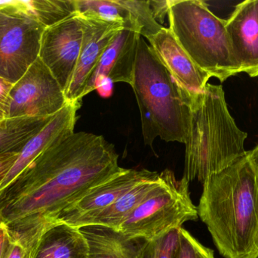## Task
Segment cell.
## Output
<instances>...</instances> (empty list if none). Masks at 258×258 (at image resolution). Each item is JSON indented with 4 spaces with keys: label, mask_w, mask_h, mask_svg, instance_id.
Wrapping results in <instances>:
<instances>
[{
    "label": "cell",
    "mask_w": 258,
    "mask_h": 258,
    "mask_svg": "<svg viewBox=\"0 0 258 258\" xmlns=\"http://www.w3.org/2000/svg\"><path fill=\"white\" fill-rule=\"evenodd\" d=\"M102 136L78 132L59 141L0 192V221L27 251L66 209L124 171Z\"/></svg>",
    "instance_id": "cell-1"
},
{
    "label": "cell",
    "mask_w": 258,
    "mask_h": 258,
    "mask_svg": "<svg viewBox=\"0 0 258 258\" xmlns=\"http://www.w3.org/2000/svg\"><path fill=\"white\" fill-rule=\"evenodd\" d=\"M224 258H258V171L248 151L203 183L197 207Z\"/></svg>",
    "instance_id": "cell-2"
},
{
    "label": "cell",
    "mask_w": 258,
    "mask_h": 258,
    "mask_svg": "<svg viewBox=\"0 0 258 258\" xmlns=\"http://www.w3.org/2000/svg\"><path fill=\"white\" fill-rule=\"evenodd\" d=\"M188 106L183 177L203 184L246 154L244 145L248 133L230 115L221 86L208 83L203 92L188 95Z\"/></svg>",
    "instance_id": "cell-3"
},
{
    "label": "cell",
    "mask_w": 258,
    "mask_h": 258,
    "mask_svg": "<svg viewBox=\"0 0 258 258\" xmlns=\"http://www.w3.org/2000/svg\"><path fill=\"white\" fill-rule=\"evenodd\" d=\"M131 86L139 107L144 143L151 146L158 136L165 142L184 143L189 118L188 94L142 36Z\"/></svg>",
    "instance_id": "cell-4"
},
{
    "label": "cell",
    "mask_w": 258,
    "mask_h": 258,
    "mask_svg": "<svg viewBox=\"0 0 258 258\" xmlns=\"http://www.w3.org/2000/svg\"><path fill=\"white\" fill-rule=\"evenodd\" d=\"M169 30L192 62L211 77L224 82L240 74L226 20L202 0H169Z\"/></svg>",
    "instance_id": "cell-5"
},
{
    "label": "cell",
    "mask_w": 258,
    "mask_h": 258,
    "mask_svg": "<svg viewBox=\"0 0 258 258\" xmlns=\"http://www.w3.org/2000/svg\"><path fill=\"white\" fill-rule=\"evenodd\" d=\"M159 177L160 183L154 192L121 225L119 230L127 236L153 240L181 228L186 221L198 219L197 207L190 198L189 182L183 177L177 180L170 170L162 171Z\"/></svg>",
    "instance_id": "cell-6"
},
{
    "label": "cell",
    "mask_w": 258,
    "mask_h": 258,
    "mask_svg": "<svg viewBox=\"0 0 258 258\" xmlns=\"http://www.w3.org/2000/svg\"><path fill=\"white\" fill-rule=\"evenodd\" d=\"M45 29L0 1V77L15 84L24 75L39 58Z\"/></svg>",
    "instance_id": "cell-7"
},
{
    "label": "cell",
    "mask_w": 258,
    "mask_h": 258,
    "mask_svg": "<svg viewBox=\"0 0 258 258\" xmlns=\"http://www.w3.org/2000/svg\"><path fill=\"white\" fill-rule=\"evenodd\" d=\"M67 104L58 82L38 58L11 89L9 118H48Z\"/></svg>",
    "instance_id": "cell-8"
},
{
    "label": "cell",
    "mask_w": 258,
    "mask_h": 258,
    "mask_svg": "<svg viewBox=\"0 0 258 258\" xmlns=\"http://www.w3.org/2000/svg\"><path fill=\"white\" fill-rule=\"evenodd\" d=\"M83 38V19L77 12L42 33L39 58L64 92L78 62Z\"/></svg>",
    "instance_id": "cell-9"
},
{
    "label": "cell",
    "mask_w": 258,
    "mask_h": 258,
    "mask_svg": "<svg viewBox=\"0 0 258 258\" xmlns=\"http://www.w3.org/2000/svg\"><path fill=\"white\" fill-rule=\"evenodd\" d=\"M158 176L157 172L148 170L125 169L90 189L83 198L60 214L56 223H64L77 228L84 227L89 219L110 207L131 189Z\"/></svg>",
    "instance_id": "cell-10"
},
{
    "label": "cell",
    "mask_w": 258,
    "mask_h": 258,
    "mask_svg": "<svg viewBox=\"0 0 258 258\" xmlns=\"http://www.w3.org/2000/svg\"><path fill=\"white\" fill-rule=\"evenodd\" d=\"M81 18L83 22V43L75 71L64 92L68 103L80 105L88 80L103 53L116 33L124 29L120 24Z\"/></svg>",
    "instance_id": "cell-11"
},
{
    "label": "cell",
    "mask_w": 258,
    "mask_h": 258,
    "mask_svg": "<svg viewBox=\"0 0 258 258\" xmlns=\"http://www.w3.org/2000/svg\"><path fill=\"white\" fill-rule=\"evenodd\" d=\"M141 36L135 30L128 29H122L116 33L91 74L83 97L95 89L101 90L104 83L122 82L131 85Z\"/></svg>",
    "instance_id": "cell-12"
},
{
    "label": "cell",
    "mask_w": 258,
    "mask_h": 258,
    "mask_svg": "<svg viewBox=\"0 0 258 258\" xmlns=\"http://www.w3.org/2000/svg\"><path fill=\"white\" fill-rule=\"evenodd\" d=\"M147 39L157 59L184 92L194 95L204 90L212 77L192 62L169 28L164 27Z\"/></svg>",
    "instance_id": "cell-13"
},
{
    "label": "cell",
    "mask_w": 258,
    "mask_h": 258,
    "mask_svg": "<svg viewBox=\"0 0 258 258\" xmlns=\"http://www.w3.org/2000/svg\"><path fill=\"white\" fill-rule=\"evenodd\" d=\"M226 27L241 73L258 77V0L236 5L226 20Z\"/></svg>",
    "instance_id": "cell-14"
},
{
    "label": "cell",
    "mask_w": 258,
    "mask_h": 258,
    "mask_svg": "<svg viewBox=\"0 0 258 258\" xmlns=\"http://www.w3.org/2000/svg\"><path fill=\"white\" fill-rule=\"evenodd\" d=\"M80 108V104L68 103L26 144L19 153L15 165L0 186V192L10 186L15 179L45 150L74 133L77 112Z\"/></svg>",
    "instance_id": "cell-15"
},
{
    "label": "cell",
    "mask_w": 258,
    "mask_h": 258,
    "mask_svg": "<svg viewBox=\"0 0 258 258\" xmlns=\"http://www.w3.org/2000/svg\"><path fill=\"white\" fill-rule=\"evenodd\" d=\"M89 248L88 258H140L146 240L101 225L80 227Z\"/></svg>",
    "instance_id": "cell-16"
},
{
    "label": "cell",
    "mask_w": 258,
    "mask_h": 258,
    "mask_svg": "<svg viewBox=\"0 0 258 258\" xmlns=\"http://www.w3.org/2000/svg\"><path fill=\"white\" fill-rule=\"evenodd\" d=\"M28 254L30 258H88L89 248L80 228L57 222L44 232Z\"/></svg>",
    "instance_id": "cell-17"
},
{
    "label": "cell",
    "mask_w": 258,
    "mask_h": 258,
    "mask_svg": "<svg viewBox=\"0 0 258 258\" xmlns=\"http://www.w3.org/2000/svg\"><path fill=\"white\" fill-rule=\"evenodd\" d=\"M160 183L159 176L153 180L140 183L122 195L112 205L89 219L86 225H101L119 230L125 220L147 199Z\"/></svg>",
    "instance_id": "cell-18"
},
{
    "label": "cell",
    "mask_w": 258,
    "mask_h": 258,
    "mask_svg": "<svg viewBox=\"0 0 258 258\" xmlns=\"http://www.w3.org/2000/svg\"><path fill=\"white\" fill-rule=\"evenodd\" d=\"M9 5L45 28L77 12L76 0H12Z\"/></svg>",
    "instance_id": "cell-19"
},
{
    "label": "cell",
    "mask_w": 258,
    "mask_h": 258,
    "mask_svg": "<svg viewBox=\"0 0 258 258\" xmlns=\"http://www.w3.org/2000/svg\"><path fill=\"white\" fill-rule=\"evenodd\" d=\"M53 116L8 118L3 121L0 124V154L21 152L26 144L48 124Z\"/></svg>",
    "instance_id": "cell-20"
},
{
    "label": "cell",
    "mask_w": 258,
    "mask_h": 258,
    "mask_svg": "<svg viewBox=\"0 0 258 258\" xmlns=\"http://www.w3.org/2000/svg\"><path fill=\"white\" fill-rule=\"evenodd\" d=\"M77 13L84 18L122 25L135 30L130 12L120 0H76ZM137 32V31H136Z\"/></svg>",
    "instance_id": "cell-21"
},
{
    "label": "cell",
    "mask_w": 258,
    "mask_h": 258,
    "mask_svg": "<svg viewBox=\"0 0 258 258\" xmlns=\"http://www.w3.org/2000/svg\"><path fill=\"white\" fill-rule=\"evenodd\" d=\"M120 3L130 12L132 22L137 33L141 36L148 38L161 31L163 26L159 24L153 18L148 1L120 0Z\"/></svg>",
    "instance_id": "cell-22"
},
{
    "label": "cell",
    "mask_w": 258,
    "mask_h": 258,
    "mask_svg": "<svg viewBox=\"0 0 258 258\" xmlns=\"http://www.w3.org/2000/svg\"><path fill=\"white\" fill-rule=\"evenodd\" d=\"M180 229L171 230L153 240L146 241L140 258H177L180 245Z\"/></svg>",
    "instance_id": "cell-23"
},
{
    "label": "cell",
    "mask_w": 258,
    "mask_h": 258,
    "mask_svg": "<svg viewBox=\"0 0 258 258\" xmlns=\"http://www.w3.org/2000/svg\"><path fill=\"white\" fill-rule=\"evenodd\" d=\"M177 258H215L214 251L202 245L189 232L180 229V245Z\"/></svg>",
    "instance_id": "cell-24"
},
{
    "label": "cell",
    "mask_w": 258,
    "mask_h": 258,
    "mask_svg": "<svg viewBox=\"0 0 258 258\" xmlns=\"http://www.w3.org/2000/svg\"><path fill=\"white\" fill-rule=\"evenodd\" d=\"M13 84L0 77V124L9 118V94Z\"/></svg>",
    "instance_id": "cell-25"
},
{
    "label": "cell",
    "mask_w": 258,
    "mask_h": 258,
    "mask_svg": "<svg viewBox=\"0 0 258 258\" xmlns=\"http://www.w3.org/2000/svg\"><path fill=\"white\" fill-rule=\"evenodd\" d=\"M13 242L14 238L9 227L0 221V258H8Z\"/></svg>",
    "instance_id": "cell-26"
},
{
    "label": "cell",
    "mask_w": 258,
    "mask_h": 258,
    "mask_svg": "<svg viewBox=\"0 0 258 258\" xmlns=\"http://www.w3.org/2000/svg\"><path fill=\"white\" fill-rule=\"evenodd\" d=\"M19 153L9 152L0 154V186L6 179V176L12 169L18 159Z\"/></svg>",
    "instance_id": "cell-27"
},
{
    "label": "cell",
    "mask_w": 258,
    "mask_h": 258,
    "mask_svg": "<svg viewBox=\"0 0 258 258\" xmlns=\"http://www.w3.org/2000/svg\"><path fill=\"white\" fill-rule=\"evenodd\" d=\"M149 3H150L153 18L162 25L165 21V15H168L169 11V0H164V1L149 0Z\"/></svg>",
    "instance_id": "cell-28"
},
{
    "label": "cell",
    "mask_w": 258,
    "mask_h": 258,
    "mask_svg": "<svg viewBox=\"0 0 258 258\" xmlns=\"http://www.w3.org/2000/svg\"><path fill=\"white\" fill-rule=\"evenodd\" d=\"M27 248L20 241L14 239L13 245L8 258H27Z\"/></svg>",
    "instance_id": "cell-29"
},
{
    "label": "cell",
    "mask_w": 258,
    "mask_h": 258,
    "mask_svg": "<svg viewBox=\"0 0 258 258\" xmlns=\"http://www.w3.org/2000/svg\"><path fill=\"white\" fill-rule=\"evenodd\" d=\"M248 154L251 163L258 171V145L251 151H248Z\"/></svg>",
    "instance_id": "cell-30"
},
{
    "label": "cell",
    "mask_w": 258,
    "mask_h": 258,
    "mask_svg": "<svg viewBox=\"0 0 258 258\" xmlns=\"http://www.w3.org/2000/svg\"><path fill=\"white\" fill-rule=\"evenodd\" d=\"M27 258H30V254H27Z\"/></svg>",
    "instance_id": "cell-31"
}]
</instances>
